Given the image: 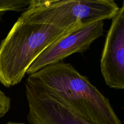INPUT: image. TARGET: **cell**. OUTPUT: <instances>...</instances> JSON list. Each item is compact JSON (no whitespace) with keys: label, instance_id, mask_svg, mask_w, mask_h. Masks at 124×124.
Wrapping results in <instances>:
<instances>
[{"label":"cell","instance_id":"obj_1","mask_svg":"<svg viewBox=\"0 0 124 124\" xmlns=\"http://www.w3.org/2000/svg\"><path fill=\"white\" fill-rule=\"evenodd\" d=\"M29 77L91 124H122L108 99L70 64L48 65Z\"/></svg>","mask_w":124,"mask_h":124},{"label":"cell","instance_id":"obj_2","mask_svg":"<svg viewBox=\"0 0 124 124\" xmlns=\"http://www.w3.org/2000/svg\"><path fill=\"white\" fill-rule=\"evenodd\" d=\"M71 30L17 19L0 44V82L7 88L20 83L38 56Z\"/></svg>","mask_w":124,"mask_h":124},{"label":"cell","instance_id":"obj_3","mask_svg":"<svg viewBox=\"0 0 124 124\" xmlns=\"http://www.w3.org/2000/svg\"><path fill=\"white\" fill-rule=\"evenodd\" d=\"M119 8L113 0H32L18 19L70 30L112 19Z\"/></svg>","mask_w":124,"mask_h":124},{"label":"cell","instance_id":"obj_4","mask_svg":"<svg viewBox=\"0 0 124 124\" xmlns=\"http://www.w3.org/2000/svg\"><path fill=\"white\" fill-rule=\"evenodd\" d=\"M104 21L75 27L47 47L27 71L29 75L52 64L60 62L67 57L88 50L93 42L103 35Z\"/></svg>","mask_w":124,"mask_h":124},{"label":"cell","instance_id":"obj_5","mask_svg":"<svg viewBox=\"0 0 124 124\" xmlns=\"http://www.w3.org/2000/svg\"><path fill=\"white\" fill-rule=\"evenodd\" d=\"M25 86L30 124H91L29 76Z\"/></svg>","mask_w":124,"mask_h":124},{"label":"cell","instance_id":"obj_6","mask_svg":"<svg viewBox=\"0 0 124 124\" xmlns=\"http://www.w3.org/2000/svg\"><path fill=\"white\" fill-rule=\"evenodd\" d=\"M101 71L111 88L124 90V2L112 18L101 59Z\"/></svg>","mask_w":124,"mask_h":124},{"label":"cell","instance_id":"obj_7","mask_svg":"<svg viewBox=\"0 0 124 124\" xmlns=\"http://www.w3.org/2000/svg\"><path fill=\"white\" fill-rule=\"evenodd\" d=\"M30 2L25 0H0V16L8 11H21Z\"/></svg>","mask_w":124,"mask_h":124},{"label":"cell","instance_id":"obj_8","mask_svg":"<svg viewBox=\"0 0 124 124\" xmlns=\"http://www.w3.org/2000/svg\"><path fill=\"white\" fill-rule=\"evenodd\" d=\"M10 106V98L0 90V117H3L8 113Z\"/></svg>","mask_w":124,"mask_h":124},{"label":"cell","instance_id":"obj_9","mask_svg":"<svg viewBox=\"0 0 124 124\" xmlns=\"http://www.w3.org/2000/svg\"><path fill=\"white\" fill-rule=\"evenodd\" d=\"M6 124H25L24 123H16V122H9Z\"/></svg>","mask_w":124,"mask_h":124}]
</instances>
